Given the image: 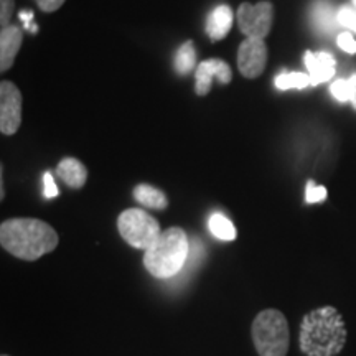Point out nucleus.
Instances as JSON below:
<instances>
[{"label":"nucleus","mask_w":356,"mask_h":356,"mask_svg":"<svg viewBox=\"0 0 356 356\" xmlns=\"http://www.w3.org/2000/svg\"><path fill=\"white\" fill-rule=\"evenodd\" d=\"M22 124L20 89L10 81L0 84V131L3 136H13Z\"/></svg>","instance_id":"0eeeda50"},{"label":"nucleus","mask_w":356,"mask_h":356,"mask_svg":"<svg viewBox=\"0 0 356 356\" xmlns=\"http://www.w3.org/2000/svg\"><path fill=\"white\" fill-rule=\"evenodd\" d=\"M304 60L307 70H309L312 86H317V84L328 81L335 76V58L330 53L307 51Z\"/></svg>","instance_id":"9d476101"},{"label":"nucleus","mask_w":356,"mask_h":356,"mask_svg":"<svg viewBox=\"0 0 356 356\" xmlns=\"http://www.w3.org/2000/svg\"><path fill=\"white\" fill-rule=\"evenodd\" d=\"M134 198L139 202L142 207L152 208V210H165L168 207L167 195L162 190L155 188L149 184H139L134 188Z\"/></svg>","instance_id":"4468645a"},{"label":"nucleus","mask_w":356,"mask_h":356,"mask_svg":"<svg viewBox=\"0 0 356 356\" xmlns=\"http://www.w3.org/2000/svg\"><path fill=\"white\" fill-rule=\"evenodd\" d=\"M22 38L24 35H22L20 26L8 25L2 29V33H0V70L2 73L12 68L17 53L20 51Z\"/></svg>","instance_id":"9b49d317"},{"label":"nucleus","mask_w":356,"mask_h":356,"mask_svg":"<svg viewBox=\"0 0 356 356\" xmlns=\"http://www.w3.org/2000/svg\"><path fill=\"white\" fill-rule=\"evenodd\" d=\"M251 335L259 356H286L291 346L286 315L275 309H266L256 315Z\"/></svg>","instance_id":"20e7f679"},{"label":"nucleus","mask_w":356,"mask_h":356,"mask_svg":"<svg viewBox=\"0 0 356 356\" xmlns=\"http://www.w3.org/2000/svg\"><path fill=\"white\" fill-rule=\"evenodd\" d=\"M37 2V6L42 8L43 12L47 13H51V12H56L58 8H60L66 0H35Z\"/></svg>","instance_id":"393cba45"},{"label":"nucleus","mask_w":356,"mask_h":356,"mask_svg":"<svg viewBox=\"0 0 356 356\" xmlns=\"http://www.w3.org/2000/svg\"><path fill=\"white\" fill-rule=\"evenodd\" d=\"M274 20V7L270 2H259L256 6L244 2L238 8L239 30L248 38L264 40L270 33Z\"/></svg>","instance_id":"423d86ee"},{"label":"nucleus","mask_w":356,"mask_h":356,"mask_svg":"<svg viewBox=\"0 0 356 356\" xmlns=\"http://www.w3.org/2000/svg\"><path fill=\"white\" fill-rule=\"evenodd\" d=\"M233 73H231L229 65L226 61L210 58L198 65L197 73H195V92L198 96H207L210 92L213 79H218V83L228 84L231 83Z\"/></svg>","instance_id":"1a4fd4ad"},{"label":"nucleus","mask_w":356,"mask_h":356,"mask_svg":"<svg viewBox=\"0 0 356 356\" xmlns=\"http://www.w3.org/2000/svg\"><path fill=\"white\" fill-rule=\"evenodd\" d=\"M330 92L337 101L340 102L351 101V92L353 91H351L350 79H337V81H333L330 86Z\"/></svg>","instance_id":"6ab92c4d"},{"label":"nucleus","mask_w":356,"mask_h":356,"mask_svg":"<svg viewBox=\"0 0 356 356\" xmlns=\"http://www.w3.org/2000/svg\"><path fill=\"white\" fill-rule=\"evenodd\" d=\"M119 234L132 248L147 251L163 233L159 221L139 208H129L118 218Z\"/></svg>","instance_id":"39448f33"},{"label":"nucleus","mask_w":356,"mask_h":356,"mask_svg":"<svg viewBox=\"0 0 356 356\" xmlns=\"http://www.w3.org/2000/svg\"><path fill=\"white\" fill-rule=\"evenodd\" d=\"M20 19L24 20V26L26 30H30V32L32 33H37L38 32V29L37 26H32V20H33V12H30V10H22L20 12Z\"/></svg>","instance_id":"a878e982"},{"label":"nucleus","mask_w":356,"mask_h":356,"mask_svg":"<svg viewBox=\"0 0 356 356\" xmlns=\"http://www.w3.org/2000/svg\"><path fill=\"white\" fill-rule=\"evenodd\" d=\"M233 10L228 6H218L207 19V33L213 42H220L233 26Z\"/></svg>","instance_id":"f8f14e48"},{"label":"nucleus","mask_w":356,"mask_h":356,"mask_svg":"<svg viewBox=\"0 0 356 356\" xmlns=\"http://www.w3.org/2000/svg\"><path fill=\"white\" fill-rule=\"evenodd\" d=\"M13 6H15L13 0H0V24H2V29L8 26V22L12 19Z\"/></svg>","instance_id":"4be33fe9"},{"label":"nucleus","mask_w":356,"mask_h":356,"mask_svg":"<svg viewBox=\"0 0 356 356\" xmlns=\"http://www.w3.org/2000/svg\"><path fill=\"white\" fill-rule=\"evenodd\" d=\"M190 254L188 236L181 228H168L144 252V267L155 279H170L184 269Z\"/></svg>","instance_id":"7ed1b4c3"},{"label":"nucleus","mask_w":356,"mask_h":356,"mask_svg":"<svg viewBox=\"0 0 356 356\" xmlns=\"http://www.w3.org/2000/svg\"><path fill=\"white\" fill-rule=\"evenodd\" d=\"M350 83H351V104H353V108L356 109V73L353 74V76L350 78Z\"/></svg>","instance_id":"bb28decb"},{"label":"nucleus","mask_w":356,"mask_h":356,"mask_svg":"<svg viewBox=\"0 0 356 356\" xmlns=\"http://www.w3.org/2000/svg\"><path fill=\"white\" fill-rule=\"evenodd\" d=\"M58 175L65 181L70 188H83L88 180V170L86 167L74 157H66L58 163L56 168Z\"/></svg>","instance_id":"ddd939ff"},{"label":"nucleus","mask_w":356,"mask_h":356,"mask_svg":"<svg viewBox=\"0 0 356 356\" xmlns=\"http://www.w3.org/2000/svg\"><path fill=\"white\" fill-rule=\"evenodd\" d=\"M43 184H44V197L47 198L58 197V193H60V191H58L55 180H53V175L50 172H47L43 175Z\"/></svg>","instance_id":"b1692460"},{"label":"nucleus","mask_w":356,"mask_h":356,"mask_svg":"<svg viewBox=\"0 0 356 356\" xmlns=\"http://www.w3.org/2000/svg\"><path fill=\"white\" fill-rule=\"evenodd\" d=\"M60 236L48 222L37 218H12L0 225V244L22 261H37L55 251Z\"/></svg>","instance_id":"f257e3e1"},{"label":"nucleus","mask_w":356,"mask_h":356,"mask_svg":"<svg viewBox=\"0 0 356 356\" xmlns=\"http://www.w3.org/2000/svg\"><path fill=\"white\" fill-rule=\"evenodd\" d=\"M312 20H314V25L322 32H332L338 22L333 7L328 2H322V0L315 2L314 7H312Z\"/></svg>","instance_id":"2eb2a0df"},{"label":"nucleus","mask_w":356,"mask_h":356,"mask_svg":"<svg viewBox=\"0 0 356 356\" xmlns=\"http://www.w3.org/2000/svg\"><path fill=\"white\" fill-rule=\"evenodd\" d=\"M2 356H8V355H2Z\"/></svg>","instance_id":"c85d7f7f"},{"label":"nucleus","mask_w":356,"mask_h":356,"mask_svg":"<svg viewBox=\"0 0 356 356\" xmlns=\"http://www.w3.org/2000/svg\"><path fill=\"white\" fill-rule=\"evenodd\" d=\"M327 198V188L325 186H318L315 185L314 181H309L307 184V190H305V200L307 203H320Z\"/></svg>","instance_id":"412c9836"},{"label":"nucleus","mask_w":356,"mask_h":356,"mask_svg":"<svg viewBox=\"0 0 356 356\" xmlns=\"http://www.w3.org/2000/svg\"><path fill=\"white\" fill-rule=\"evenodd\" d=\"M267 65V47L262 38H248L239 44L238 68L244 78L261 76Z\"/></svg>","instance_id":"6e6552de"},{"label":"nucleus","mask_w":356,"mask_h":356,"mask_svg":"<svg viewBox=\"0 0 356 356\" xmlns=\"http://www.w3.org/2000/svg\"><path fill=\"white\" fill-rule=\"evenodd\" d=\"M346 327L335 307L309 312L300 323L299 346L307 356H337L345 348Z\"/></svg>","instance_id":"f03ea898"},{"label":"nucleus","mask_w":356,"mask_h":356,"mask_svg":"<svg viewBox=\"0 0 356 356\" xmlns=\"http://www.w3.org/2000/svg\"><path fill=\"white\" fill-rule=\"evenodd\" d=\"M275 88L280 91H287V89H304L310 84V76L305 73H280L275 78Z\"/></svg>","instance_id":"a211bd4d"},{"label":"nucleus","mask_w":356,"mask_h":356,"mask_svg":"<svg viewBox=\"0 0 356 356\" xmlns=\"http://www.w3.org/2000/svg\"><path fill=\"white\" fill-rule=\"evenodd\" d=\"M338 24L356 32V8L351 6H341L337 12Z\"/></svg>","instance_id":"aec40b11"},{"label":"nucleus","mask_w":356,"mask_h":356,"mask_svg":"<svg viewBox=\"0 0 356 356\" xmlns=\"http://www.w3.org/2000/svg\"><path fill=\"white\" fill-rule=\"evenodd\" d=\"M208 228L215 238L222 239V241H234L236 239L234 225L221 213H213L208 220Z\"/></svg>","instance_id":"f3484780"},{"label":"nucleus","mask_w":356,"mask_h":356,"mask_svg":"<svg viewBox=\"0 0 356 356\" xmlns=\"http://www.w3.org/2000/svg\"><path fill=\"white\" fill-rule=\"evenodd\" d=\"M353 7L356 8V0H353Z\"/></svg>","instance_id":"cd10ccee"},{"label":"nucleus","mask_w":356,"mask_h":356,"mask_svg":"<svg viewBox=\"0 0 356 356\" xmlns=\"http://www.w3.org/2000/svg\"><path fill=\"white\" fill-rule=\"evenodd\" d=\"M337 43L341 50L350 53V55H355L356 53V40L351 37V33H340L337 38Z\"/></svg>","instance_id":"5701e85b"},{"label":"nucleus","mask_w":356,"mask_h":356,"mask_svg":"<svg viewBox=\"0 0 356 356\" xmlns=\"http://www.w3.org/2000/svg\"><path fill=\"white\" fill-rule=\"evenodd\" d=\"M195 65H197V51H195L193 42L188 40L178 48L175 55V71L181 76H186L195 68Z\"/></svg>","instance_id":"dca6fc26"}]
</instances>
